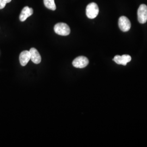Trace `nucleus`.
<instances>
[{"instance_id": "4", "label": "nucleus", "mask_w": 147, "mask_h": 147, "mask_svg": "<svg viewBox=\"0 0 147 147\" xmlns=\"http://www.w3.org/2000/svg\"><path fill=\"white\" fill-rule=\"evenodd\" d=\"M118 25L121 31L127 32L131 28V22L127 17L122 16L119 19Z\"/></svg>"}, {"instance_id": "3", "label": "nucleus", "mask_w": 147, "mask_h": 147, "mask_svg": "<svg viewBox=\"0 0 147 147\" xmlns=\"http://www.w3.org/2000/svg\"><path fill=\"white\" fill-rule=\"evenodd\" d=\"M138 20L141 24H145L147 21V6L142 4L137 11Z\"/></svg>"}, {"instance_id": "2", "label": "nucleus", "mask_w": 147, "mask_h": 147, "mask_svg": "<svg viewBox=\"0 0 147 147\" xmlns=\"http://www.w3.org/2000/svg\"><path fill=\"white\" fill-rule=\"evenodd\" d=\"M86 16L89 19H94L99 14V7L96 3L92 2L88 4L86 7Z\"/></svg>"}, {"instance_id": "9", "label": "nucleus", "mask_w": 147, "mask_h": 147, "mask_svg": "<svg viewBox=\"0 0 147 147\" xmlns=\"http://www.w3.org/2000/svg\"><path fill=\"white\" fill-rule=\"evenodd\" d=\"M31 59L30 51H24L21 52L19 56V61L22 66H25Z\"/></svg>"}, {"instance_id": "11", "label": "nucleus", "mask_w": 147, "mask_h": 147, "mask_svg": "<svg viewBox=\"0 0 147 147\" xmlns=\"http://www.w3.org/2000/svg\"><path fill=\"white\" fill-rule=\"evenodd\" d=\"M11 0H0V9H2L5 7L7 3H9Z\"/></svg>"}, {"instance_id": "1", "label": "nucleus", "mask_w": 147, "mask_h": 147, "mask_svg": "<svg viewBox=\"0 0 147 147\" xmlns=\"http://www.w3.org/2000/svg\"><path fill=\"white\" fill-rule=\"evenodd\" d=\"M54 31L58 35L66 36L70 33V29L68 25L63 22H59L54 26Z\"/></svg>"}, {"instance_id": "7", "label": "nucleus", "mask_w": 147, "mask_h": 147, "mask_svg": "<svg viewBox=\"0 0 147 147\" xmlns=\"http://www.w3.org/2000/svg\"><path fill=\"white\" fill-rule=\"evenodd\" d=\"M33 13V10L32 8H30L27 6L25 7L21 11V14L19 16V19L21 22L25 21L27 18L31 16Z\"/></svg>"}, {"instance_id": "10", "label": "nucleus", "mask_w": 147, "mask_h": 147, "mask_svg": "<svg viewBox=\"0 0 147 147\" xmlns=\"http://www.w3.org/2000/svg\"><path fill=\"white\" fill-rule=\"evenodd\" d=\"M44 4L48 9L52 11H55L56 9L55 0H44Z\"/></svg>"}, {"instance_id": "6", "label": "nucleus", "mask_w": 147, "mask_h": 147, "mask_svg": "<svg viewBox=\"0 0 147 147\" xmlns=\"http://www.w3.org/2000/svg\"><path fill=\"white\" fill-rule=\"evenodd\" d=\"M131 60V56L128 55H123L122 56L117 55L113 58V61L117 64L123 65H126L127 63L130 62Z\"/></svg>"}, {"instance_id": "5", "label": "nucleus", "mask_w": 147, "mask_h": 147, "mask_svg": "<svg viewBox=\"0 0 147 147\" xmlns=\"http://www.w3.org/2000/svg\"><path fill=\"white\" fill-rule=\"evenodd\" d=\"M89 61L84 56H79L75 58L73 62L74 67L78 68H84L88 65Z\"/></svg>"}, {"instance_id": "8", "label": "nucleus", "mask_w": 147, "mask_h": 147, "mask_svg": "<svg viewBox=\"0 0 147 147\" xmlns=\"http://www.w3.org/2000/svg\"><path fill=\"white\" fill-rule=\"evenodd\" d=\"M30 53L31 55V59L33 63L35 64H39L40 63L42 58L40 53L36 49L32 47L30 49Z\"/></svg>"}]
</instances>
